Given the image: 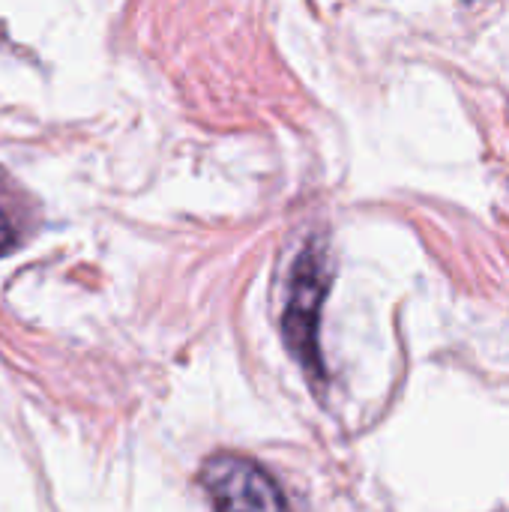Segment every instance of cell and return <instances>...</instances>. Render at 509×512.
<instances>
[{"label":"cell","mask_w":509,"mask_h":512,"mask_svg":"<svg viewBox=\"0 0 509 512\" xmlns=\"http://www.w3.org/2000/svg\"><path fill=\"white\" fill-rule=\"evenodd\" d=\"M327 258L321 243H309L291 273V291L285 306V339L300 366L309 372L312 381H324V363L318 348V324H321V306L327 297Z\"/></svg>","instance_id":"6da1fadb"},{"label":"cell","mask_w":509,"mask_h":512,"mask_svg":"<svg viewBox=\"0 0 509 512\" xmlns=\"http://www.w3.org/2000/svg\"><path fill=\"white\" fill-rule=\"evenodd\" d=\"M201 486L216 512H291L276 480L249 456L219 453L207 459Z\"/></svg>","instance_id":"7a4b0ae2"},{"label":"cell","mask_w":509,"mask_h":512,"mask_svg":"<svg viewBox=\"0 0 509 512\" xmlns=\"http://www.w3.org/2000/svg\"><path fill=\"white\" fill-rule=\"evenodd\" d=\"M15 240H18L15 225H12V219L6 216V210L0 207V255H6V252L15 246Z\"/></svg>","instance_id":"3957f363"}]
</instances>
